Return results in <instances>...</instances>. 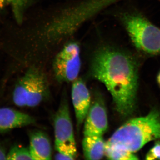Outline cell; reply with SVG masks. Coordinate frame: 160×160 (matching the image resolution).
Returning a JSON list of instances; mask_svg holds the SVG:
<instances>
[{"mask_svg":"<svg viewBox=\"0 0 160 160\" xmlns=\"http://www.w3.org/2000/svg\"><path fill=\"white\" fill-rule=\"evenodd\" d=\"M71 97L79 129L84 122L91 104V95L86 83L81 78L72 82Z\"/></svg>","mask_w":160,"mask_h":160,"instance_id":"cell-8","label":"cell"},{"mask_svg":"<svg viewBox=\"0 0 160 160\" xmlns=\"http://www.w3.org/2000/svg\"><path fill=\"white\" fill-rule=\"evenodd\" d=\"M160 139V112L153 109L146 116L128 121L106 143L135 152L149 142Z\"/></svg>","mask_w":160,"mask_h":160,"instance_id":"cell-2","label":"cell"},{"mask_svg":"<svg viewBox=\"0 0 160 160\" xmlns=\"http://www.w3.org/2000/svg\"><path fill=\"white\" fill-rule=\"evenodd\" d=\"M12 0H0V9L8 4H12Z\"/></svg>","mask_w":160,"mask_h":160,"instance_id":"cell-16","label":"cell"},{"mask_svg":"<svg viewBox=\"0 0 160 160\" xmlns=\"http://www.w3.org/2000/svg\"><path fill=\"white\" fill-rule=\"evenodd\" d=\"M106 143L103 136H84L82 146L85 159H102L105 154Z\"/></svg>","mask_w":160,"mask_h":160,"instance_id":"cell-11","label":"cell"},{"mask_svg":"<svg viewBox=\"0 0 160 160\" xmlns=\"http://www.w3.org/2000/svg\"><path fill=\"white\" fill-rule=\"evenodd\" d=\"M49 96L46 74L39 68L32 66L15 83L12 99L16 106L34 107L48 99Z\"/></svg>","mask_w":160,"mask_h":160,"instance_id":"cell-4","label":"cell"},{"mask_svg":"<svg viewBox=\"0 0 160 160\" xmlns=\"http://www.w3.org/2000/svg\"><path fill=\"white\" fill-rule=\"evenodd\" d=\"M31 116L10 108L0 109V132H5L15 128L34 124Z\"/></svg>","mask_w":160,"mask_h":160,"instance_id":"cell-9","label":"cell"},{"mask_svg":"<svg viewBox=\"0 0 160 160\" xmlns=\"http://www.w3.org/2000/svg\"><path fill=\"white\" fill-rule=\"evenodd\" d=\"M56 160H74L77 157L76 143L69 104L65 98L53 118Z\"/></svg>","mask_w":160,"mask_h":160,"instance_id":"cell-5","label":"cell"},{"mask_svg":"<svg viewBox=\"0 0 160 160\" xmlns=\"http://www.w3.org/2000/svg\"><path fill=\"white\" fill-rule=\"evenodd\" d=\"M84 136H103L108 129V119L103 97L96 94L84 121Z\"/></svg>","mask_w":160,"mask_h":160,"instance_id":"cell-7","label":"cell"},{"mask_svg":"<svg viewBox=\"0 0 160 160\" xmlns=\"http://www.w3.org/2000/svg\"><path fill=\"white\" fill-rule=\"evenodd\" d=\"M138 68L134 55L110 43L99 44L92 54L90 74L105 85L122 116H129L135 109Z\"/></svg>","mask_w":160,"mask_h":160,"instance_id":"cell-1","label":"cell"},{"mask_svg":"<svg viewBox=\"0 0 160 160\" xmlns=\"http://www.w3.org/2000/svg\"><path fill=\"white\" fill-rule=\"evenodd\" d=\"M6 152L5 147L0 143V160H6Z\"/></svg>","mask_w":160,"mask_h":160,"instance_id":"cell-15","label":"cell"},{"mask_svg":"<svg viewBox=\"0 0 160 160\" xmlns=\"http://www.w3.org/2000/svg\"><path fill=\"white\" fill-rule=\"evenodd\" d=\"M29 149L32 160L52 159L51 143L46 133L35 130L29 133Z\"/></svg>","mask_w":160,"mask_h":160,"instance_id":"cell-10","label":"cell"},{"mask_svg":"<svg viewBox=\"0 0 160 160\" xmlns=\"http://www.w3.org/2000/svg\"><path fill=\"white\" fill-rule=\"evenodd\" d=\"M158 82L160 86V72H159V73L158 75Z\"/></svg>","mask_w":160,"mask_h":160,"instance_id":"cell-17","label":"cell"},{"mask_svg":"<svg viewBox=\"0 0 160 160\" xmlns=\"http://www.w3.org/2000/svg\"><path fill=\"white\" fill-rule=\"evenodd\" d=\"M105 155L108 159L110 160L138 159V158L133 152L118 146L109 145L106 143Z\"/></svg>","mask_w":160,"mask_h":160,"instance_id":"cell-12","label":"cell"},{"mask_svg":"<svg viewBox=\"0 0 160 160\" xmlns=\"http://www.w3.org/2000/svg\"><path fill=\"white\" fill-rule=\"evenodd\" d=\"M6 160H32V158L29 148L15 145L7 152Z\"/></svg>","mask_w":160,"mask_h":160,"instance_id":"cell-13","label":"cell"},{"mask_svg":"<svg viewBox=\"0 0 160 160\" xmlns=\"http://www.w3.org/2000/svg\"></svg>","mask_w":160,"mask_h":160,"instance_id":"cell-18","label":"cell"},{"mask_svg":"<svg viewBox=\"0 0 160 160\" xmlns=\"http://www.w3.org/2000/svg\"><path fill=\"white\" fill-rule=\"evenodd\" d=\"M120 19L137 50L151 55L160 53V28L138 12H124Z\"/></svg>","mask_w":160,"mask_h":160,"instance_id":"cell-3","label":"cell"},{"mask_svg":"<svg viewBox=\"0 0 160 160\" xmlns=\"http://www.w3.org/2000/svg\"><path fill=\"white\" fill-rule=\"evenodd\" d=\"M81 50L79 43L70 39L57 51L52 69L59 82H70L78 78L82 66Z\"/></svg>","mask_w":160,"mask_h":160,"instance_id":"cell-6","label":"cell"},{"mask_svg":"<svg viewBox=\"0 0 160 160\" xmlns=\"http://www.w3.org/2000/svg\"><path fill=\"white\" fill-rule=\"evenodd\" d=\"M146 160H160V142H157L146 154Z\"/></svg>","mask_w":160,"mask_h":160,"instance_id":"cell-14","label":"cell"}]
</instances>
